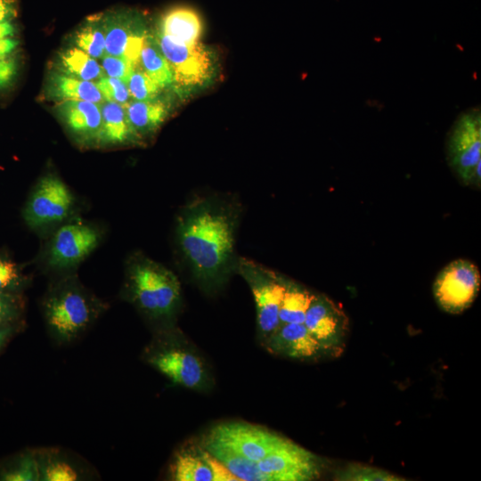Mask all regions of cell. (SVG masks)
<instances>
[{"instance_id": "cell-1", "label": "cell", "mask_w": 481, "mask_h": 481, "mask_svg": "<svg viewBox=\"0 0 481 481\" xmlns=\"http://www.w3.org/2000/svg\"><path fill=\"white\" fill-rule=\"evenodd\" d=\"M216 197L189 202L177 217L178 247L193 277L207 291L224 284L236 270L237 206Z\"/></svg>"}, {"instance_id": "cell-2", "label": "cell", "mask_w": 481, "mask_h": 481, "mask_svg": "<svg viewBox=\"0 0 481 481\" xmlns=\"http://www.w3.org/2000/svg\"><path fill=\"white\" fill-rule=\"evenodd\" d=\"M126 289L132 302L153 320L170 318L181 301L177 277L162 265L135 255L129 261Z\"/></svg>"}, {"instance_id": "cell-3", "label": "cell", "mask_w": 481, "mask_h": 481, "mask_svg": "<svg viewBox=\"0 0 481 481\" xmlns=\"http://www.w3.org/2000/svg\"><path fill=\"white\" fill-rule=\"evenodd\" d=\"M102 306L81 286L64 282L47 294L44 314L52 336L63 344L78 338L96 320Z\"/></svg>"}, {"instance_id": "cell-4", "label": "cell", "mask_w": 481, "mask_h": 481, "mask_svg": "<svg viewBox=\"0 0 481 481\" xmlns=\"http://www.w3.org/2000/svg\"><path fill=\"white\" fill-rule=\"evenodd\" d=\"M450 167L464 184H480L481 111L474 107L461 112L446 139Z\"/></svg>"}, {"instance_id": "cell-5", "label": "cell", "mask_w": 481, "mask_h": 481, "mask_svg": "<svg viewBox=\"0 0 481 481\" xmlns=\"http://www.w3.org/2000/svg\"><path fill=\"white\" fill-rule=\"evenodd\" d=\"M236 270L251 289L258 329L264 338H268L280 326L279 312L285 290V279L244 257L237 259Z\"/></svg>"}, {"instance_id": "cell-6", "label": "cell", "mask_w": 481, "mask_h": 481, "mask_svg": "<svg viewBox=\"0 0 481 481\" xmlns=\"http://www.w3.org/2000/svg\"><path fill=\"white\" fill-rule=\"evenodd\" d=\"M480 287L478 267L469 260L461 258L452 261L439 272L433 284V293L443 311L458 314L473 304Z\"/></svg>"}, {"instance_id": "cell-7", "label": "cell", "mask_w": 481, "mask_h": 481, "mask_svg": "<svg viewBox=\"0 0 481 481\" xmlns=\"http://www.w3.org/2000/svg\"><path fill=\"white\" fill-rule=\"evenodd\" d=\"M285 438L257 425L225 422L212 428L204 441L227 447L257 462L279 446Z\"/></svg>"}, {"instance_id": "cell-8", "label": "cell", "mask_w": 481, "mask_h": 481, "mask_svg": "<svg viewBox=\"0 0 481 481\" xmlns=\"http://www.w3.org/2000/svg\"><path fill=\"white\" fill-rule=\"evenodd\" d=\"M257 465L267 481H309L318 478L322 471L318 456L288 438Z\"/></svg>"}, {"instance_id": "cell-9", "label": "cell", "mask_w": 481, "mask_h": 481, "mask_svg": "<svg viewBox=\"0 0 481 481\" xmlns=\"http://www.w3.org/2000/svg\"><path fill=\"white\" fill-rule=\"evenodd\" d=\"M74 196L69 187L57 176H44L32 192L25 212L27 224L39 228L62 221L70 212Z\"/></svg>"}, {"instance_id": "cell-10", "label": "cell", "mask_w": 481, "mask_h": 481, "mask_svg": "<svg viewBox=\"0 0 481 481\" xmlns=\"http://www.w3.org/2000/svg\"><path fill=\"white\" fill-rule=\"evenodd\" d=\"M155 40L171 68L174 81L188 86L208 79L212 61L208 52L199 43H181L159 31Z\"/></svg>"}, {"instance_id": "cell-11", "label": "cell", "mask_w": 481, "mask_h": 481, "mask_svg": "<svg viewBox=\"0 0 481 481\" xmlns=\"http://www.w3.org/2000/svg\"><path fill=\"white\" fill-rule=\"evenodd\" d=\"M304 324L325 352L342 350L349 321L340 306L324 295H315Z\"/></svg>"}, {"instance_id": "cell-12", "label": "cell", "mask_w": 481, "mask_h": 481, "mask_svg": "<svg viewBox=\"0 0 481 481\" xmlns=\"http://www.w3.org/2000/svg\"><path fill=\"white\" fill-rule=\"evenodd\" d=\"M97 231L82 223L67 224L55 232L49 249V264L57 268L74 265L99 243Z\"/></svg>"}, {"instance_id": "cell-13", "label": "cell", "mask_w": 481, "mask_h": 481, "mask_svg": "<svg viewBox=\"0 0 481 481\" xmlns=\"http://www.w3.org/2000/svg\"><path fill=\"white\" fill-rule=\"evenodd\" d=\"M105 54L121 56L138 64L147 34L139 18L126 12L102 14Z\"/></svg>"}, {"instance_id": "cell-14", "label": "cell", "mask_w": 481, "mask_h": 481, "mask_svg": "<svg viewBox=\"0 0 481 481\" xmlns=\"http://www.w3.org/2000/svg\"><path fill=\"white\" fill-rule=\"evenodd\" d=\"M148 363L175 384L199 388L205 380L201 360L192 352L178 347L159 348L149 355Z\"/></svg>"}, {"instance_id": "cell-15", "label": "cell", "mask_w": 481, "mask_h": 481, "mask_svg": "<svg viewBox=\"0 0 481 481\" xmlns=\"http://www.w3.org/2000/svg\"><path fill=\"white\" fill-rule=\"evenodd\" d=\"M269 349L296 359H312L324 353L304 323H286L267 338Z\"/></svg>"}, {"instance_id": "cell-16", "label": "cell", "mask_w": 481, "mask_h": 481, "mask_svg": "<svg viewBox=\"0 0 481 481\" xmlns=\"http://www.w3.org/2000/svg\"><path fill=\"white\" fill-rule=\"evenodd\" d=\"M58 111L77 139L83 143H99L102 129L100 104L86 101H62Z\"/></svg>"}, {"instance_id": "cell-17", "label": "cell", "mask_w": 481, "mask_h": 481, "mask_svg": "<svg viewBox=\"0 0 481 481\" xmlns=\"http://www.w3.org/2000/svg\"><path fill=\"white\" fill-rule=\"evenodd\" d=\"M159 32L184 43H198L203 26L199 13L188 6H175L167 11L160 19Z\"/></svg>"}, {"instance_id": "cell-18", "label": "cell", "mask_w": 481, "mask_h": 481, "mask_svg": "<svg viewBox=\"0 0 481 481\" xmlns=\"http://www.w3.org/2000/svg\"><path fill=\"white\" fill-rule=\"evenodd\" d=\"M53 97L62 101H86L101 104L104 102L95 83L83 80L64 73H54L49 80Z\"/></svg>"}, {"instance_id": "cell-19", "label": "cell", "mask_w": 481, "mask_h": 481, "mask_svg": "<svg viewBox=\"0 0 481 481\" xmlns=\"http://www.w3.org/2000/svg\"><path fill=\"white\" fill-rule=\"evenodd\" d=\"M124 107L131 131L135 136L154 132L167 116V108L159 102L134 101Z\"/></svg>"}, {"instance_id": "cell-20", "label": "cell", "mask_w": 481, "mask_h": 481, "mask_svg": "<svg viewBox=\"0 0 481 481\" xmlns=\"http://www.w3.org/2000/svg\"><path fill=\"white\" fill-rule=\"evenodd\" d=\"M102 129L99 143L104 144L125 143L134 136L125 107L122 104L103 102L100 104Z\"/></svg>"}, {"instance_id": "cell-21", "label": "cell", "mask_w": 481, "mask_h": 481, "mask_svg": "<svg viewBox=\"0 0 481 481\" xmlns=\"http://www.w3.org/2000/svg\"><path fill=\"white\" fill-rule=\"evenodd\" d=\"M203 447L222 462L239 481H267L257 461H250L227 447L213 443L204 441Z\"/></svg>"}, {"instance_id": "cell-22", "label": "cell", "mask_w": 481, "mask_h": 481, "mask_svg": "<svg viewBox=\"0 0 481 481\" xmlns=\"http://www.w3.org/2000/svg\"><path fill=\"white\" fill-rule=\"evenodd\" d=\"M314 296L302 285L285 280V290L279 312L280 326L304 323L306 311Z\"/></svg>"}, {"instance_id": "cell-23", "label": "cell", "mask_w": 481, "mask_h": 481, "mask_svg": "<svg viewBox=\"0 0 481 481\" xmlns=\"http://www.w3.org/2000/svg\"><path fill=\"white\" fill-rule=\"evenodd\" d=\"M139 67L160 87L174 81L171 68L156 40L146 36L138 61Z\"/></svg>"}, {"instance_id": "cell-24", "label": "cell", "mask_w": 481, "mask_h": 481, "mask_svg": "<svg viewBox=\"0 0 481 481\" xmlns=\"http://www.w3.org/2000/svg\"><path fill=\"white\" fill-rule=\"evenodd\" d=\"M60 63L62 73L83 80L94 82L105 75L96 59L76 46L61 53Z\"/></svg>"}, {"instance_id": "cell-25", "label": "cell", "mask_w": 481, "mask_h": 481, "mask_svg": "<svg viewBox=\"0 0 481 481\" xmlns=\"http://www.w3.org/2000/svg\"><path fill=\"white\" fill-rule=\"evenodd\" d=\"M171 475L176 481H214L203 450L197 452H178L171 465Z\"/></svg>"}, {"instance_id": "cell-26", "label": "cell", "mask_w": 481, "mask_h": 481, "mask_svg": "<svg viewBox=\"0 0 481 481\" xmlns=\"http://www.w3.org/2000/svg\"><path fill=\"white\" fill-rule=\"evenodd\" d=\"M76 47L94 59H102L105 54V33L102 15L89 18L75 34Z\"/></svg>"}, {"instance_id": "cell-27", "label": "cell", "mask_w": 481, "mask_h": 481, "mask_svg": "<svg viewBox=\"0 0 481 481\" xmlns=\"http://www.w3.org/2000/svg\"><path fill=\"white\" fill-rule=\"evenodd\" d=\"M334 479L340 481H404V478L387 470L361 464L348 463L338 469Z\"/></svg>"}, {"instance_id": "cell-28", "label": "cell", "mask_w": 481, "mask_h": 481, "mask_svg": "<svg viewBox=\"0 0 481 481\" xmlns=\"http://www.w3.org/2000/svg\"><path fill=\"white\" fill-rule=\"evenodd\" d=\"M40 480L45 481H75L79 476L77 470L67 461L53 455L39 460Z\"/></svg>"}, {"instance_id": "cell-29", "label": "cell", "mask_w": 481, "mask_h": 481, "mask_svg": "<svg viewBox=\"0 0 481 481\" xmlns=\"http://www.w3.org/2000/svg\"><path fill=\"white\" fill-rule=\"evenodd\" d=\"M127 86L131 97L135 101H154L160 89L139 65L130 75Z\"/></svg>"}, {"instance_id": "cell-30", "label": "cell", "mask_w": 481, "mask_h": 481, "mask_svg": "<svg viewBox=\"0 0 481 481\" xmlns=\"http://www.w3.org/2000/svg\"><path fill=\"white\" fill-rule=\"evenodd\" d=\"M105 102L122 105L129 102L131 97L127 83L118 78L102 77L95 83Z\"/></svg>"}, {"instance_id": "cell-31", "label": "cell", "mask_w": 481, "mask_h": 481, "mask_svg": "<svg viewBox=\"0 0 481 481\" xmlns=\"http://www.w3.org/2000/svg\"><path fill=\"white\" fill-rule=\"evenodd\" d=\"M101 65L108 77L118 78L127 83L130 75L138 64L125 57L104 54Z\"/></svg>"}, {"instance_id": "cell-32", "label": "cell", "mask_w": 481, "mask_h": 481, "mask_svg": "<svg viewBox=\"0 0 481 481\" xmlns=\"http://www.w3.org/2000/svg\"><path fill=\"white\" fill-rule=\"evenodd\" d=\"M5 480L35 481L40 480L39 461L36 456L25 457L13 470L4 476Z\"/></svg>"}, {"instance_id": "cell-33", "label": "cell", "mask_w": 481, "mask_h": 481, "mask_svg": "<svg viewBox=\"0 0 481 481\" xmlns=\"http://www.w3.org/2000/svg\"><path fill=\"white\" fill-rule=\"evenodd\" d=\"M203 454L208 466L210 467L214 481H239V479L233 474H232L222 462L210 454L207 450L203 449Z\"/></svg>"}, {"instance_id": "cell-34", "label": "cell", "mask_w": 481, "mask_h": 481, "mask_svg": "<svg viewBox=\"0 0 481 481\" xmlns=\"http://www.w3.org/2000/svg\"><path fill=\"white\" fill-rule=\"evenodd\" d=\"M18 276L16 265L0 258V292L11 286Z\"/></svg>"}, {"instance_id": "cell-35", "label": "cell", "mask_w": 481, "mask_h": 481, "mask_svg": "<svg viewBox=\"0 0 481 481\" xmlns=\"http://www.w3.org/2000/svg\"><path fill=\"white\" fill-rule=\"evenodd\" d=\"M18 18L17 0H0V21Z\"/></svg>"}, {"instance_id": "cell-36", "label": "cell", "mask_w": 481, "mask_h": 481, "mask_svg": "<svg viewBox=\"0 0 481 481\" xmlns=\"http://www.w3.org/2000/svg\"><path fill=\"white\" fill-rule=\"evenodd\" d=\"M7 335H8V330L4 327H0V347Z\"/></svg>"}, {"instance_id": "cell-37", "label": "cell", "mask_w": 481, "mask_h": 481, "mask_svg": "<svg viewBox=\"0 0 481 481\" xmlns=\"http://www.w3.org/2000/svg\"><path fill=\"white\" fill-rule=\"evenodd\" d=\"M6 305L4 300L0 297V319L5 314Z\"/></svg>"}]
</instances>
